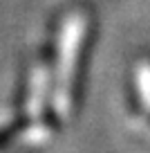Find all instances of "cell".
Wrapping results in <instances>:
<instances>
[{
    "instance_id": "1",
    "label": "cell",
    "mask_w": 150,
    "mask_h": 153,
    "mask_svg": "<svg viewBox=\"0 0 150 153\" xmlns=\"http://www.w3.org/2000/svg\"><path fill=\"white\" fill-rule=\"evenodd\" d=\"M79 38H81V20L76 18V20H70V25L65 27V36H63L61 76H58V95H56L58 110H65V101L70 104V79H72V65H74Z\"/></svg>"
}]
</instances>
